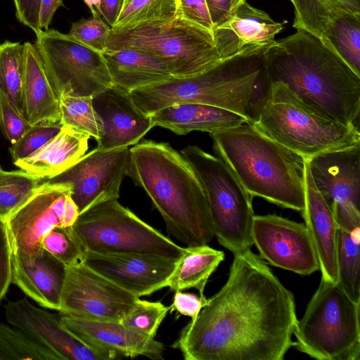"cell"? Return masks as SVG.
Here are the masks:
<instances>
[{
	"label": "cell",
	"instance_id": "6da1fadb",
	"mask_svg": "<svg viewBox=\"0 0 360 360\" xmlns=\"http://www.w3.org/2000/svg\"><path fill=\"white\" fill-rule=\"evenodd\" d=\"M297 321L292 293L250 249L233 255L226 283L173 347L186 360H282Z\"/></svg>",
	"mask_w": 360,
	"mask_h": 360
},
{
	"label": "cell",
	"instance_id": "7a4b0ae2",
	"mask_svg": "<svg viewBox=\"0 0 360 360\" xmlns=\"http://www.w3.org/2000/svg\"><path fill=\"white\" fill-rule=\"evenodd\" d=\"M265 67L307 105L348 127L359 128L360 76L312 34L301 30L269 46Z\"/></svg>",
	"mask_w": 360,
	"mask_h": 360
},
{
	"label": "cell",
	"instance_id": "3957f363",
	"mask_svg": "<svg viewBox=\"0 0 360 360\" xmlns=\"http://www.w3.org/2000/svg\"><path fill=\"white\" fill-rule=\"evenodd\" d=\"M127 176L149 196L169 236L187 246L208 245L214 237L200 180L169 143L145 140L129 148Z\"/></svg>",
	"mask_w": 360,
	"mask_h": 360
},
{
	"label": "cell",
	"instance_id": "277c9868",
	"mask_svg": "<svg viewBox=\"0 0 360 360\" xmlns=\"http://www.w3.org/2000/svg\"><path fill=\"white\" fill-rule=\"evenodd\" d=\"M210 134L215 153L252 197L303 210L305 160L302 156L250 123Z\"/></svg>",
	"mask_w": 360,
	"mask_h": 360
},
{
	"label": "cell",
	"instance_id": "5b68a950",
	"mask_svg": "<svg viewBox=\"0 0 360 360\" xmlns=\"http://www.w3.org/2000/svg\"><path fill=\"white\" fill-rule=\"evenodd\" d=\"M267 49H248L199 74L172 77L134 90L131 97L148 115L174 104L200 103L226 109L247 119V103Z\"/></svg>",
	"mask_w": 360,
	"mask_h": 360
},
{
	"label": "cell",
	"instance_id": "8992f818",
	"mask_svg": "<svg viewBox=\"0 0 360 360\" xmlns=\"http://www.w3.org/2000/svg\"><path fill=\"white\" fill-rule=\"evenodd\" d=\"M252 124L304 159L360 145L359 128L326 116L281 82L272 83L271 98Z\"/></svg>",
	"mask_w": 360,
	"mask_h": 360
},
{
	"label": "cell",
	"instance_id": "52a82bcc",
	"mask_svg": "<svg viewBox=\"0 0 360 360\" xmlns=\"http://www.w3.org/2000/svg\"><path fill=\"white\" fill-rule=\"evenodd\" d=\"M123 49L160 58L178 78L199 74L224 60L212 31L177 16L126 29L111 28L105 50Z\"/></svg>",
	"mask_w": 360,
	"mask_h": 360
},
{
	"label": "cell",
	"instance_id": "ba28073f",
	"mask_svg": "<svg viewBox=\"0 0 360 360\" xmlns=\"http://www.w3.org/2000/svg\"><path fill=\"white\" fill-rule=\"evenodd\" d=\"M359 304L321 279L293 335L296 349L319 360H360Z\"/></svg>",
	"mask_w": 360,
	"mask_h": 360
},
{
	"label": "cell",
	"instance_id": "9c48e42d",
	"mask_svg": "<svg viewBox=\"0 0 360 360\" xmlns=\"http://www.w3.org/2000/svg\"><path fill=\"white\" fill-rule=\"evenodd\" d=\"M181 153L193 167L205 191L219 243L233 255L251 249L252 196L220 158L197 146H188Z\"/></svg>",
	"mask_w": 360,
	"mask_h": 360
},
{
	"label": "cell",
	"instance_id": "30bf717a",
	"mask_svg": "<svg viewBox=\"0 0 360 360\" xmlns=\"http://www.w3.org/2000/svg\"><path fill=\"white\" fill-rule=\"evenodd\" d=\"M72 228L86 250L94 252L146 254L177 260L184 250L117 200L80 214Z\"/></svg>",
	"mask_w": 360,
	"mask_h": 360
},
{
	"label": "cell",
	"instance_id": "8fae6325",
	"mask_svg": "<svg viewBox=\"0 0 360 360\" xmlns=\"http://www.w3.org/2000/svg\"><path fill=\"white\" fill-rule=\"evenodd\" d=\"M35 34L34 44L58 99L63 95L93 97L112 86L101 52L56 30Z\"/></svg>",
	"mask_w": 360,
	"mask_h": 360
},
{
	"label": "cell",
	"instance_id": "7c38bea8",
	"mask_svg": "<svg viewBox=\"0 0 360 360\" xmlns=\"http://www.w3.org/2000/svg\"><path fill=\"white\" fill-rule=\"evenodd\" d=\"M66 184L43 182L34 193L6 220L12 253L32 259L43 248L44 236L56 226H71L79 213Z\"/></svg>",
	"mask_w": 360,
	"mask_h": 360
},
{
	"label": "cell",
	"instance_id": "4fadbf2b",
	"mask_svg": "<svg viewBox=\"0 0 360 360\" xmlns=\"http://www.w3.org/2000/svg\"><path fill=\"white\" fill-rule=\"evenodd\" d=\"M139 299L81 262L67 266L59 312L88 320L121 321Z\"/></svg>",
	"mask_w": 360,
	"mask_h": 360
},
{
	"label": "cell",
	"instance_id": "5bb4252c",
	"mask_svg": "<svg viewBox=\"0 0 360 360\" xmlns=\"http://www.w3.org/2000/svg\"><path fill=\"white\" fill-rule=\"evenodd\" d=\"M129 148L108 150L97 148L63 172L44 181L70 186V196L79 214L102 202L117 200L127 176Z\"/></svg>",
	"mask_w": 360,
	"mask_h": 360
},
{
	"label": "cell",
	"instance_id": "9a60e30c",
	"mask_svg": "<svg viewBox=\"0 0 360 360\" xmlns=\"http://www.w3.org/2000/svg\"><path fill=\"white\" fill-rule=\"evenodd\" d=\"M305 160L314 184L335 221L360 219V145Z\"/></svg>",
	"mask_w": 360,
	"mask_h": 360
},
{
	"label": "cell",
	"instance_id": "2e32d148",
	"mask_svg": "<svg viewBox=\"0 0 360 360\" xmlns=\"http://www.w3.org/2000/svg\"><path fill=\"white\" fill-rule=\"evenodd\" d=\"M253 245L270 264L300 275L319 270L317 256L304 224L276 214L255 215Z\"/></svg>",
	"mask_w": 360,
	"mask_h": 360
},
{
	"label": "cell",
	"instance_id": "e0dca14e",
	"mask_svg": "<svg viewBox=\"0 0 360 360\" xmlns=\"http://www.w3.org/2000/svg\"><path fill=\"white\" fill-rule=\"evenodd\" d=\"M176 261L146 254L86 250L83 263L140 297L165 288Z\"/></svg>",
	"mask_w": 360,
	"mask_h": 360
},
{
	"label": "cell",
	"instance_id": "ac0fdd59",
	"mask_svg": "<svg viewBox=\"0 0 360 360\" xmlns=\"http://www.w3.org/2000/svg\"><path fill=\"white\" fill-rule=\"evenodd\" d=\"M5 313L11 325L52 351L60 359L109 360L105 354L69 331L60 316L34 306L27 298L9 302L5 306Z\"/></svg>",
	"mask_w": 360,
	"mask_h": 360
},
{
	"label": "cell",
	"instance_id": "d6986e66",
	"mask_svg": "<svg viewBox=\"0 0 360 360\" xmlns=\"http://www.w3.org/2000/svg\"><path fill=\"white\" fill-rule=\"evenodd\" d=\"M103 132L97 148L108 150L135 145L153 127L150 115L134 103L130 93L112 86L92 97Z\"/></svg>",
	"mask_w": 360,
	"mask_h": 360
},
{
	"label": "cell",
	"instance_id": "ffe728a7",
	"mask_svg": "<svg viewBox=\"0 0 360 360\" xmlns=\"http://www.w3.org/2000/svg\"><path fill=\"white\" fill-rule=\"evenodd\" d=\"M60 319L78 339L105 354L109 360L119 356L162 358L164 346L160 342L134 333L120 321L88 320L63 314H60Z\"/></svg>",
	"mask_w": 360,
	"mask_h": 360
},
{
	"label": "cell",
	"instance_id": "44dd1931",
	"mask_svg": "<svg viewBox=\"0 0 360 360\" xmlns=\"http://www.w3.org/2000/svg\"><path fill=\"white\" fill-rule=\"evenodd\" d=\"M282 29L283 23L243 0L232 16L213 30V36L219 53L225 59L250 48H269Z\"/></svg>",
	"mask_w": 360,
	"mask_h": 360
},
{
	"label": "cell",
	"instance_id": "7402d4cb",
	"mask_svg": "<svg viewBox=\"0 0 360 360\" xmlns=\"http://www.w3.org/2000/svg\"><path fill=\"white\" fill-rule=\"evenodd\" d=\"M12 283L41 307L60 311L67 266L44 250L32 259L12 253Z\"/></svg>",
	"mask_w": 360,
	"mask_h": 360
},
{
	"label": "cell",
	"instance_id": "603a6c76",
	"mask_svg": "<svg viewBox=\"0 0 360 360\" xmlns=\"http://www.w3.org/2000/svg\"><path fill=\"white\" fill-rule=\"evenodd\" d=\"M301 212L317 256L321 279L336 283L338 226L330 208L314 184L306 160L304 207Z\"/></svg>",
	"mask_w": 360,
	"mask_h": 360
},
{
	"label": "cell",
	"instance_id": "cb8c5ba5",
	"mask_svg": "<svg viewBox=\"0 0 360 360\" xmlns=\"http://www.w3.org/2000/svg\"><path fill=\"white\" fill-rule=\"evenodd\" d=\"M24 45L21 82L22 115L30 124L59 122V99L50 83L35 44Z\"/></svg>",
	"mask_w": 360,
	"mask_h": 360
},
{
	"label": "cell",
	"instance_id": "d4e9b609",
	"mask_svg": "<svg viewBox=\"0 0 360 360\" xmlns=\"http://www.w3.org/2000/svg\"><path fill=\"white\" fill-rule=\"evenodd\" d=\"M153 127L169 129L178 135L193 131L209 132L248 123L239 114L213 105L178 103L164 108L150 115Z\"/></svg>",
	"mask_w": 360,
	"mask_h": 360
},
{
	"label": "cell",
	"instance_id": "484cf974",
	"mask_svg": "<svg viewBox=\"0 0 360 360\" xmlns=\"http://www.w3.org/2000/svg\"><path fill=\"white\" fill-rule=\"evenodd\" d=\"M90 136L70 126L60 130L41 148L14 165L22 170L46 179L75 164L87 149Z\"/></svg>",
	"mask_w": 360,
	"mask_h": 360
},
{
	"label": "cell",
	"instance_id": "4316f807",
	"mask_svg": "<svg viewBox=\"0 0 360 360\" xmlns=\"http://www.w3.org/2000/svg\"><path fill=\"white\" fill-rule=\"evenodd\" d=\"M103 56L112 86L125 91L151 86L174 77L160 58L139 50H105Z\"/></svg>",
	"mask_w": 360,
	"mask_h": 360
},
{
	"label": "cell",
	"instance_id": "83f0119b",
	"mask_svg": "<svg viewBox=\"0 0 360 360\" xmlns=\"http://www.w3.org/2000/svg\"><path fill=\"white\" fill-rule=\"evenodd\" d=\"M224 259L223 251L208 245L187 246L177 259L165 287L174 291L195 288L200 297H205L204 290L210 276Z\"/></svg>",
	"mask_w": 360,
	"mask_h": 360
},
{
	"label": "cell",
	"instance_id": "f1b7e54d",
	"mask_svg": "<svg viewBox=\"0 0 360 360\" xmlns=\"http://www.w3.org/2000/svg\"><path fill=\"white\" fill-rule=\"evenodd\" d=\"M337 226L336 283L352 300L360 304V225Z\"/></svg>",
	"mask_w": 360,
	"mask_h": 360
},
{
	"label": "cell",
	"instance_id": "f546056e",
	"mask_svg": "<svg viewBox=\"0 0 360 360\" xmlns=\"http://www.w3.org/2000/svg\"><path fill=\"white\" fill-rule=\"evenodd\" d=\"M295 7L293 27L319 39L335 18L360 13V0H290Z\"/></svg>",
	"mask_w": 360,
	"mask_h": 360
},
{
	"label": "cell",
	"instance_id": "4dcf8cb0",
	"mask_svg": "<svg viewBox=\"0 0 360 360\" xmlns=\"http://www.w3.org/2000/svg\"><path fill=\"white\" fill-rule=\"evenodd\" d=\"M318 39L360 76V13L335 18Z\"/></svg>",
	"mask_w": 360,
	"mask_h": 360
},
{
	"label": "cell",
	"instance_id": "1f68e13d",
	"mask_svg": "<svg viewBox=\"0 0 360 360\" xmlns=\"http://www.w3.org/2000/svg\"><path fill=\"white\" fill-rule=\"evenodd\" d=\"M43 180L22 169L6 171L0 166V218L6 220L20 207Z\"/></svg>",
	"mask_w": 360,
	"mask_h": 360
},
{
	"label": "cell",
	"instance_id": "d6a6232c",
	"mask_svg": "<svg viewBox=\"0 0 360 360\" xmlns=\"http://www.w3.org/2000/svg\"><path fill=\"white\" fill-rule=\"evenodd\" d=\"M24 45L5 41L0 44V94L22 114L21 82Z\"/></svg>",
	"mask_w": 360,
	"mask_h": 360
},
{
	"label": "cell",
	"instance_id": "836d02e7",
	"mask_svg": "<svg viewBox=\"0 0 360 360\" xmlns=\"http://www.w3.org/2000/svg\"><path fill=\"white\" fill-rule=\"evenodd\" d=\"M58 360L59 357L18 328L0 322V360Z\"/></svg>",
	"mask_w": 360,
	"mask_h": 360
},
{
	"label": "cell",
	"instance_id": "e575fe53",
	"mask_svg": "<svg viewBox=\"0 0 360 360\" xmlns=\"http://www.w3.org/2000/svg\"><path fill=\"white\" fill-rule=\"evenodd\" d=\"M62 126H70L96 141L103 132L100 117L92 104V97L63 95L59 97Z\"/></svg>",
	"mask_w": 360,
	"mask_h": 360
},
{
	"label": "cell",
	"instance_id": "d590c367",
	"mask_svg": "<svg viewBox=\"0 0 360 360\" xmlns=\"http://www.w3.org/2000/svg\"><path fill=\"white\" fill-rule=\"evenodd\" d=\"M174 17L176 0H132L123 6L112 29H126Z\"/></svg>",
	"mask_w": 360,
	"mask_h": 360
},
{
	"label": "cell",
	"instance_id": "8d00e7d4",
	"mask_svg": "<svg viewBox=\"0 0 360 360\" xmlns=\"http://www.w3.org/2000/svg\"><path fill=\"white\" fill-rule=\"evenodd\" d=\"M41 247L66 266L83 262L86 250L71 226H56L41 240Z\"/></svg>",
	"mask_w": 360,
	"mask_h": 360
},
{
	"label": "cell",
	"instance_id": "74e56055",
	"mask_svg": "<svg viewBox=\"0 0 360 360\" xmlns=\"http://www.w3.org/2000/svg\"><path fill=\"white\" fill-rule=\"evenodd\" d=\"M169 310L160 302L139 299L120 322L134 333L154 338Z\"/></svg>",
	"mask_w": 360,
	"mask_h": 360
},
{
	"label": "cell",
	"instance_id": "f35d334b",
	"mask_svg": "<svg viewBox=\"0 0 360 360\" xmlns=\"http://www.w3.org/2000/svg\"><path fill=\"white\" fill-rule=\"evenodd\" d=\"M60 122H42L31 126L9 148L13 162L31 155L51 139L61 129Z\"/></svg>",
	"mask_w": 360,
	"mask_h": 360
},
{
	"label": "cell",
	"instance_id": "ab89813d",
	"mask_svg": "<svg viewBox=\"0 0 360 360\" xmlns=\"http://www.w3.org/2000/svg\"><path fill=\"white\" fill-rule=\"evenodd\" d=\"M89 18H82L72 24L68 34L82 44L103 53L110 37L111 27L96 10Z\"/></svg>",
	"mask_w": 360,
	"mask_h": 360
},
{
	"label": "cell",
	"instance_id": "60d3db41",
	"mask_svg": "<svg viewBox=\"0 0 360 360\" xmlns=\"http://www.w3.org/2000/svg\"><path fill=\"white\" fill-rule=\"evenodd\" d=\"M272 83L264 63L257 75L247 103L246 117L250 124L256 123L271 96Z\"/></svg>",
	"mask_w": 360,
	"mask_h": 360
},
{
	"label": "cell",
	"instance_id": "b9f144b4",
	"mask_svg": "<svg viewBox=\"0 0 360 360\" xmlns=\"http://www.w3.org/2000/svg\"><path fill=\"white\" fill-rule=\"evenodd\" d=\"M31 126L13 103L0 94V130L11 144Z\"/></svg>",
	"mask_w": 360,
	"mask_h": 360
},
{
	"label": "cell",
	"instance_id": "7bdbcfd3",
	"mask_svg": "<svg viewBox=\"0 0 360 360\" xmlns=\"http://www.w3.org/2000/svg\"><path fill=\"white\" fill-rule=\"evenodd\" d=\"M12 248L5 220L0 218V302L12 283Z\"/></svg>",
	"mask_w": 360,
	"mask_h": 360
},
{
	"label": "cell",
	"instance_id": "ee69618b",
	"mask_svg": "<svg viewBox=\"0 0 360 360\" xmlns=\"http://www.w3.org/2000/svg\"><path fill=\"white\" fill-rule=\"evenodd\" d=\"M176 16L213 32L214 27L205 0H176Z\"/></svg>",
	"mask_w": 360,
	"mask_h": 360
},
{
	"label": "cell",
	"instance_id": "f6af8a7d",
	"mask_svg": "<svg viewBox=\"0 0 360 360\" xmlns=\"http://www.w3.org/2000/svg\"><path fill=\"white\" fill-rule=\"evenodd\" d=\"M205 297L176 291L172 305L169 307L172 311H176L179 314L195 318L207 302Z\"/></svg>",
	"mask_w": 360,
	"mask_h": 360
},
{
	"label": "cell",
	"instance_id": "bcb514c9",
	"mask_svg": "<svg viewBox=\"0 0 360 360\" xmlns=\"http://www.w3.org/2000/svg\"><path fill=\"white\" fill-rule=\"evenodd\" d=\"M17 19L37 34L40 30L39 12L40 0H13Z\"/></svg>",
	"mask_w": 360,
	"mask_h": 360
},
{
	"label": "cell",
	"instance_id": "7dc6e473",
	"mask_svg": "<svg viewBox=\"0 0 360 360\" xmlns=\"http://www.w3.org/2000/svg\"><path fill=\"white\" fill-rule=\"evenodd\" d=\"M243 0H205L214 30L226 22Z\"/></svg>",
	"mask_w": 360,
	"mask_h": 360
},
{
	"label": "cell",
	"instance_id": "c3c4849f",
	"mask_svg": "<svg viewBox=\"0 0 360 360\" xmlns=\"http://www.w3.org/2000/svg\"><path fill=\"white\" fill-rule=\"evenodd\" d=\"M124 4V0H101L97 12L102 19L113 27Z\"/></svg>",
	"mask_w": 360,
	"mask_h": 360
},
{
	"label": "cell",
	"instance_id": "681fc988",
	"mask_svg": "<svg viewBox=\"0 0 360 360\" xmlns=\"http://www.w3.org/2000/svg\"><path fill=\"white\" fill-rule=\"evenodd\" d=\"M61 6H63L62 0H40L39 25L41 30L49 29L55 12Z\"/></svg>",
	"mask_w": 360,
	"mask_h": 360
},
{
	"label": "cell",
	"instance_id": "f907efd6",
	"mask_svg": "<svg viewBox=\"0 0 360 360\" xmlns=\"http://www.w3.org/2000/svg\"><path fill=\"white\" fill-rule=\"evenodd\" d=\"M84 1L89 8L91 11L94 10L97 11L101 3V0H84Z\"/></svg>",
	"mask_w": 360,
	"mask_h": 360
},
{
	"label": "cell",
	"instance_id": "816d5d0a",
	"mask_svg": "<svg viewBox=\"0 0 360 360\" xmlns=\"http://www.w3.org/2000/svg\"><path fill=\"white\" fill-rule=\"evenodd\" d=\"M131 1H132V0H124V4H123V6H124V5H126L127 4H128L129 2H130ZM122 8H123V7H122Z\"/></svg>",
	"mask_w": 360,
	"mask_h": 360
}]
</instances>
